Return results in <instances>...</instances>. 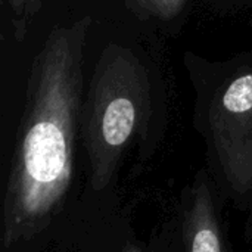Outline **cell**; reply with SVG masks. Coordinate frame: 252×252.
<instances>
[{
	"label": "cell",
	"mask_w": 252,
	"mask_h": 252,
	"mask_svg": "<svg viewBox=\"0 0 252 252\" xmlns=\"http://www.w3.org/2000/svg\"><path fill=\"white\" fill-rule=\"evenodd\" d=\"M90 27V16L53 27L31 59L3 199L4 248L41 233L71 188Z\"/></svg>",
	"instance_id": "6da1fadb"
},
{
	"label": "cell",
	"mask_w": 252,
	"mask_h": 252,
	"mask_svg": "<svg viewBox=\"0 0 252 252\" xmlns=\"http://www.w3.org/2000/svg\"><path fill=\"white\" fill-rule=\"evenodd\" d=\"M149 72L133 49L109 43L100 52L83 100L80 136L93 190L106 189L149 118Z\"/></svg>",
	"instance_id": "7a4b0ae2"
},
{
	"label": "cell",
	"mask_w": 252,
	"mask_h": 252,
	"mask_svg": "<svg viewBox=\"0 0 252 252\" xmlns=\"http://www.w3.org/2000/svg\"><path fill=\"white\" fill-rule=\"evenodd\" d=\"M207 123L227 185L245 195L252 189V71L233 74L217 87Z\"/></svg>",
	"instance_id": "3957f363"
},
{
	"label": "cell",
	"mask_w": 252,
	"mask_h": 252,
	"mask_svg": "<svg viewBox=\"0 0 252 252\" xmlns=\"http://www.w3.org/2000/svg\"><path fill=\"white\" fill-rule=\"evenodd\" d=\"M185 252H226L214 198L205 177L192 188L183 217Z\"/></svg>",
	"instance_id": "277c9868"
},
{
	"label": "cell",
	"mask_w": 252,
	"mask_h": 252,
	"mask_svg": "<svg viewBox=\"0 0 252 252\" xmlns=\"http://www.w3.org/2000/svg\"><path fill=\"white\" fill-rule=\"evenodd\" d=\"M46 0H1V4L7 10L10 28L16 41H22L35 18L38 16Z\"/></svg>",
	"instance_id": "5b68a950"
},
{
	"label": "cell",
	"mask_w": 252,
	"mask_h": 252,
	"mask_svg": "<svg viewBox=\"0 0 252 252\" xmlns=\"http://www.w3.org/2000/svg\"><path fill=\"white\" fill-rule=\"evenodd\" d=\"M188 0H124L126 9L140 21H170L185 7Z\"/></svg>",
	"instance_id": "8992f818"
},
{
	"label": "cell",
	"mask_w": 252,
	"mask_h": 252,
	"mask_svg": "<svg viewBox=\"0 0 252 252\" xmlns=\"http://www.w3.org/2000/svg\"><path fill=\"white\" fill-rule=\"evenodd\" d=\"M123 252H151V251H146V250H142V248H139V247H133V245H128L126 250Z\"/></svg>",
	"instance_id": "52a82bcc"
}]
</instances>
